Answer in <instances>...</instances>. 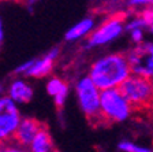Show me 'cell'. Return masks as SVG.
<instances>
[{"label":"cell","mask_w":153,"mask_h":152,"mask_svg":"<svg viewBox=\"0 0 153 152\" xmlns=\"http://www.w3.org/2000/svg\"><path fill=\"white\" fill-rule=\"evenodd\" d=\"M131 76L127 55L123 52H115L100 58L92 64L89 77L100 91L118 89Z\"/></svg>","instance_id":"obj_1"},{"label":"cell","mask_w":153,"mask_h":152,"mask_svg":"<svg viewBox=\"0 0 153 152\" xmlns=\"http://www.w3.org/2000/svg\"><path fill=\"white\" fill-rule=\"evenodd\" d=\"M76 95L81 110L92 126L105 125L101 114V91L93 84L89 76H85L76 82Z\"/></svg>","instance_id":"obj_2"},{"label":"cell","mask_w":153,"mask_h":152,"mask_svg":"<svg viewBox=\"0 0 153 152\" xmlns=\"http://www.w3.org/2000/svg\"><path fill=\"white\" fill-rule=\"evenodd\" d=\"M131 112L133 107L122 95L119 88L101 92V114L105 125L123 122L130 117Z\"/></svg>","instance_id":"obj_3"},{"label":"cell","mask_w":153,"mask_h":152,"mask_svg":"<svg viewBox=\"0 0 153 152\" xmlns=\"http://www.w3.org/2000/svg\"><path fill=\"white\" fill-rule=\"evenodd\" d=\"M122 95L130 103L133 110L149 108L153 101V81L131 74L128 79L119 88Z\"/></svg>","instance_id":"obj_4"},{"label":"cell","mask_w":153,"mask_h":152,"mask_svg":"<svg viewBox=\"0 0 153 152\" xmlns=\"http://www.w3.org/2000/svg\"><path fill=\"white\" fill-rule=\"evenodd\" d=\"M126 18H127L126 13H114L109 15L97 28V30L90 33L88 38V47L104 45L115 40L126 29Z\"/></svg>","instance_id":"obj_5"},{"label":"cell","mask_w":153,"mask_h":152,"mask_svg":"<svg viewBox=\"0 0 153 152\" xmlns=\"http://www.w3.org/2000/svg\"><path fill=\"white\" fill-rule=\"evenodd\" d=\"M126 55L133 76L153 81V43H142Z\"/></svg>","instance_id":"obj_6"},{"label":"cell","mask_w":153,"mask_h":152,"mask_svg":"<svg viewBox=\"0 0 153 152\" xmlns=\"http://www.w3.org/2000/svg\"><path fill=\"white\" fill-rule=\"evenodd\" d=\"M21 115L8 96L0 97V141L4 144L13 143L16 130L21 125Z\"/></svg>","instance_id":"obj_7"},{"label":"cell","mask_w":153,"mask_h":152,"mask_svg":"<svg viewBox=\"0 0 153 152\" xmlns=\"http://www.w3.org/2000/svg\"><path fill=\"white\" fill-rule=\"evenodd\" d=\"M42 125L44 124L40 122L38 119H36V118H23L13 139V143L19 147H23V148L30 147L32 141L37 136V133L42 127Z\"/></svg>","instance_id":"obj_8"},{"label":"cell","mask_w":153,"mask_h":152,"mask_svg":"<svg viewBox=\"0 0 153 152\" xmlns=\"http://www.w3.org/2000/svg\"><path fill=\"white\" fill-rule=\"evenodd\" d=\"M29 152H57L56 148H55L52 136L45 124L42 125L37 136L32 141V144L29 147Z\"/></svg>","instance_id":"obj_9"},{"label":"cell","mask_w":153,"mask_h":152,"mask_svg":"<svg viewBox=\"0 0 153 152\" xmlns=\"http://www.w3.org/2000/svg\"><path fill=\"white\" fill-rule=\"evenodd\" d=\"M8 97L15 103H29L33 97V89L32 86L26 84L22 79L14 81L8 88Z\"/></svg>","instance_id":"obj_10"},{"label":"cell","mask_w":153,"mask_h":152,"mask_svg":"<svg viewBox=\"0 0 153 152\" xmlns=\"http://www.w3.org/2000/svg\"><path fill=\"white\" fill-rule=\"evenodd\" d=\"M53 62L55 60L49 55H45L41 59H36L33 67L29 70L25 76L34 77V78H42V77L49 76L52 73V70H53Z\"/></svg>","instance_id":"obj_11"},{"label":"cell","mask_w":153,"mask_h":152,"mask_svg":"<svg viewBox=\"0 0 153 152\" xmlns=\"http://www.w3.org/2000/svg\"><path fill=\"white\" fill-rule=\"evenodd\" d=\"M93 26H94V19L83 18L81 22H78L66 33V40L67 41H74V40H78L83 36L89 34V33H92Z\"/></svg>","instance_id":"obj_12"},{"label":"cell","mask_w":153,"mask_h":152,"mask_svg":"<svg viewBox=\"0 0 153 152\" xmlns=\"http://www.w3.org/2000/svg\"><path fill=\"white\" fill-rule=\"evenodd\" d=\"M66 89H68L67 84L64 82L63 79L59 78V77H52V78L47 82V91L53 99L56 97L59 93H62L63 91H66Z\"/></svg>","instance_id":"obj_13"},{"label":"cell","mask_w":153,"mask_h":152,"mask_svg":"<svg viewBox=\"0 0 153 152\" xmlns=\"http://www.w3.org/2000/svg\"><path fill=\"white\" fill-rule=\"evenodd\" d=\"M118 148L123 152H153L152 148L149 147H141V145H137V144L131 143V141H127V140H124V141H120L118 145Z\"/></svg>","instance_id":"obj_14"},{"label":"cell","mask_w":153,"mask_h":152,"mask_svg":"<svg viewBox=\"0 0 153 152\" xmlns=\"http://www.w3.org/2000/svg\"><path fill=\"white\" fill-rule=\"evenodd\" d=\"M145 28H148V26H146V23H145V21H143L140 15H135L130 22L126 23V30H128L130 33L134 32V30H143Z\"/></svg>","instance_id":"obj_15"},{"label":"cell","mask_w":153,"mask_h":152,"mask_svg":"<svg viewBox=\"0 0 153 152\" xmlns=\"http://www.w3.org/2000/svg\"><path fill=\"white\" fill-rule=\"evenodd\" d=\"M34 62H36V59H32V60H27L26 63H23V64H21V66H18L15 70H14V74H26L29 70L33 67Z\"/></svg>","instance_id":"obj_16"},{"label":"cell","mask_w":153,"mask_h":152,"mask_svg":"<svg viewBox=\"0 0 153 152\" xmlns=\"http://www.w3.org/2000/svg\"><path fill=\"white\" fill-rule=\"evenodd\" d=\"M0 152H29V151H26L23 147H19L14 143H7V144H4L3 149Z\"/></svg>","instance_id":"obj_17"},{"label":"cell","mask_w":153,"mask_h":152,"mask_svg":"<svg viewBox=\"0 0 153 152\" xmlns=\"http://www.w3.org/2000/svg\"><path fill=\"white\" fill-rule=\"evenodd\" d=\"M131 36V40L133 43H135L137 45L142 44V38H143V30H134V32L130 33Z\"/></svg>","instance_id":"obj_18"},{"label":"cell","mask_w":153,"mask_h":152,"mask_svg":"<svg viewBox=\"0 0 153 152\" xmlns=\"http://www.w3.org/2000/svg\"><path fill=\"white\" fill-rule=\"evenodd\" d=\"M3 40H4V32H3V22L0 19V49H1V45H3Z\"/></svg>","instance_id":"obj_19"},{"label":"cell","mask_w":153,"mask_h":152,"mask_svg":"<svg viewBox=\"0 0 153 152\" xmlns=\"http://www.w3.org/2000/svg\"><path fill=\"white\" fill-rule=\"evenodd\" d=\"M149 30H150V32L153 33V25H152V26H150V28H149Z\"/></svg>","instance_id":"obj_20"}]
</instances>
